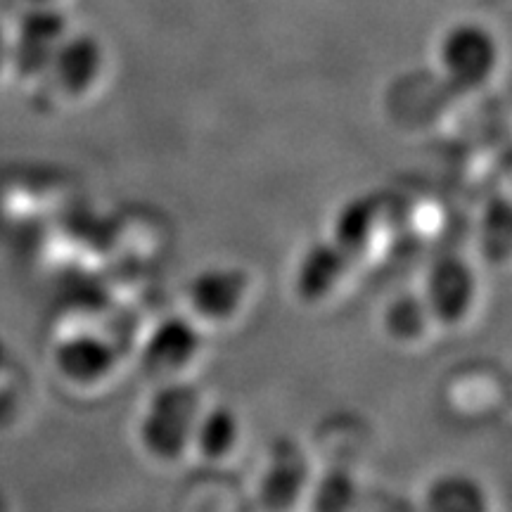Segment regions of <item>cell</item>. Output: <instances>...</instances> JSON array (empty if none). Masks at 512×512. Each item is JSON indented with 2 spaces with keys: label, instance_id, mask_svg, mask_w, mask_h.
<instances>
[{
  "label": "cell",
  "instance_id": "obj_10",
  "mask_svg": "<svg viewBox=\"0 0 512 512\" xmlns=\"http://www.w3.org/2000/svg\"><path fill=\"white\" fill-rule=\"evenodd\" d=\"M351 261L332 240H320L306 249L294 271V290L299 299L318 304L335 294L351 271Z\"/></svg>",
  "mask_w": 512,
  "mask_h": 512
},
{
  "label": "cell",
  "instance_id": "obj_6",
  "mask_svg": "<svg viewBox=\"0 0 512 512\" xmlns=\"http://www.w3.org/2000/svg\"><path fill=\"white\" fill-rule=\"evenodd\" d=\"M69 34L67 19L53 3L31 5L12 38V62L24 79L46 76L57 46Z\"/></svg>",
  "mask_w": 512,
  "mask_h": 512
},
{
  "label": "cell",
  "instance_id": "obj_11",
  "mask_svg": "<svg viewBox=\"0 0 512 512\" xmlns=\"http://www.w3.org/2000/svg\"><path fill=\"white\" fill-rule=\"evenodd\" d=\"M377 226H380V204L373 197H354L337 209L328 240L342 249L351 264H356L373 249Z\"/></svg>",
  "mask_w": 512,
  "mask_h": 512
},
{
  "label": "cell",
  "instance_id": "obj_15",
  "mask_svg": "<svg viewBox=\"0 0 512 512\" xmlns=\"http://www.w3.org/2000/svg\"><path fill=\"white\" fill-rule=\"evenodd\" d=\"M358 503V486L347 470H330L313 484V512H354Z\"/></svg>",
  "mask_w": 512,
  "mask_h": 512
},
{
  "label": "cell",
  "instance_id": "obj_8",
  "mask_svg": "<svg viewBox=\"0 0 512 512\" xmlns=\"http://www.w3.org/2000/svg\"><path fill=\"white\" fill-rule=\"evenodd\" d=\"M55 373L74 387H98L117 368V349L98 332H72L57 339L50 351Z\"/></svg>",
  "mask_w": 512,
  "mask_h": 512
},
{
  "label": "cell",
  "instance_id": "obj_16",
  "mask_svg": "<svg viewBox=\"0 0 512 512\" xmlns=\"http://www.w3.org/2000/svg\"><path fill=\"white\" fill-rule=\"evenodd\" d=\"M10 380V356H8V349L3 347V342H0V401L5 399V384Z\"/></svg>",
  "mask_w": 512,
  "mask_h": 512
},
{
  "label": "cell",
  "instance_id": "obj_5",
  "mask_svg": "<svg viewBox=\"0 0 512 512\" xmlns=\"http://www.w3.org/2000/svg\"><path fill=\"white\" fill-rule=\"evenodd\" d=\"M311 482V463L299 441L283 437L268 448L259 477V503L268 512H290Z\"/></svg>",
  "mask_w": 512,
  "mask_h": 512
},
{
  "label": "cell",
  "instance_id": "obj_4",
  "mask_svg": "<svg viewBox=\"0 0 512 512\" xmlns=\"http://www.w3.org/2000/svg\"><path fill=\"white\" fill-rule=\"evenodd\" d=\"M202 354V332L192 318L169 316L159 320L140 349L145 373L157 380H181Z\"/></svg>",
  "mask_w": 512,
  "mask_h": 512
},
{
  "label": "cell",
  "instance_id": "obj_3",
  "mask_svg": "<svg viewBox=\"0 0 512 512\" xmlns=\"http://www.w3.org/2000/svg\"><path fill=\"white\" fill-rule=\"evenodd\" d=\"M422 299L430 309L434 323L458 325L470 316L477 302V275L463 256L446 254L439 256L427 268Z\"/></svg>",
  "mask_w": 512,
  "mask_h": 512
},
{
  "label": "cell",
  "instance_id": "obj_17",
  "mask_svg": "<svg viewBox=\"0 0 512 512\" xmlns=\"http://www.w3.org/2000/svg\"><path fill=\"white\" fill-rule=\"evenodd\" d=\"M31 5H46V3H53V0H29Z\"/></svg>",
  "mask_w": 512,
  "mask_h": 512
},
{
  "label": "cell",
  "instance_id": "obj_9",
  "mask_svg": "<svg viewBox=\"0 0 512 512\" xmlns=\"http://www.w3.org/2000/svg\"><path fill=\"white\" fill-rule=\"evenodd\" d=\"M105 69V50L91 34H67L57 46L46 76L64 95H86Z\"/></svg>",
  "mask_w": 512,
  "mask_h": 512
},
{
  "label": "cell",
  "instance_id": "obj_12",
  "mask_svg": "<svg viewBox=\"0 0 512 512\" xmlns=\"http://www.w3.org/2000/svg\"><path fill=\"white\" fill-rule=\"evenodd\" d=\"M420 512H491V503L475 477L446 472L427 486Z\"/></svg>",
  "mask_w": 512,
  "mask_h": 512
},
{
  "label": "cell",
  "instance_id": "obj_2",
  "mask_svg": "<svg viewBox=\"0 0 512 512\" xmlns=\"http://www.w3.org/2000/svg\"><path fill=\"white\" fill-rule=\"evenodd\" d=\"M439 67L460 91H477L496 72L498 43L489 29L477 22H458L441 36Z\"/></svg>",
  "mask_w": 512,
  "mask_h": 512
},
{
  "label": "cell",
  "instance_id": "obj_13",
  "mask_svg": "<svg viewBox=\"0 0 512 512\" xmlns=\"http://www.w3.org/2000/svg\"><path fill=\"white\" fill-rule=\"evenodd\" d=\"M242 437L240 415L230 406H204L192 432V446L207 460H223L235 451Z\"/></svg>",
  "mask_w": 512,
  "mask_h": 512
},
{
  "label": "cell",
  "instance_id": "obj_14",
  "mask_svg": "<svg viewBox=\"0 0 512 512\" xmlns=\"http://www.w3.org/2000/svg\"><path fill=\"white\" fill-rule=\"evenodd\" d=\"M432 325L437 323L420 292H403L382 311V328L396 344H418Z\"/></svg>",
  "mask_w": 512,
  "mask_h": 512
},
{
  "label": "cell",
  "instance_id": "obj_1",
  "mask_svg": "<svg viewBox=\"0 0 512 512\" xmlns=\"http://www.w3.org/2000/svg\"><path fill=\"white\" fill-rule=\"evenodd\" d=\"M204 408L202 394L195 384L166 380L145 403L136 434L140 446L150 458L178 460L192 446L197 418Z\"/></svg>",
  "mask_w": 512,
  "mask_h": 512
},
{
  "label": "cell",
  "instance_id": "obj_7",
  "mask_svg": "<svg viewBox=\"0 0 512 512\" xmlns=\"http://www.w3.org/2000/svg\"><path fill=\"white\" fill-rule=\"evenodd\" d=\"M252 278L240 266H207L192 275L188 304L204 323H228L245 309Z\"/></svg>",
  "mask_w": 512,
  "mask_h": 512
}]
</instances>
